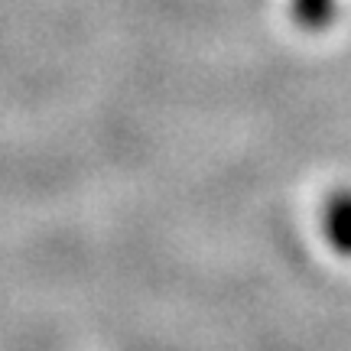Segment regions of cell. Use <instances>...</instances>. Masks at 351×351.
Returning a JSON list of instances; mask_svg holds the SVG:
<instances>
[{"instance_id":"obj_1","label":"cell","mask_w":351,"mask_h":351,"mask_svg":"<svg viewBox=\"0 0 351 351\" xmlns=\"http://www.w3.org/2000/svg\"><path fill=\"white\" fill-rule=\"evenodd\" d=\"M296 20L309 29H322L332 20V0H293Z\"/></svg>"}]
</instances>
